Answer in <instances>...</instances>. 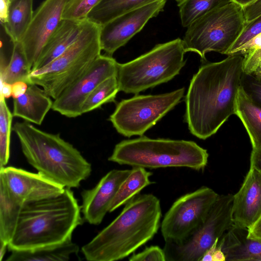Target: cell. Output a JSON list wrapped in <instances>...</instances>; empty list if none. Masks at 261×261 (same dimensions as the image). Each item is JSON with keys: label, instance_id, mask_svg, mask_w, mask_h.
<instances>
[{"label": "cell", "instance_id": "16", "mask_svg": "<svg viewBox=\"0 0 261 261\" xmlns=\"http://www.w3.org/2000/svg\"><path fill=\"white\" fill-rule=\"evenodd\" d=\"M130 170L113 169L103 176L93 188L81 193V212L84 219L92 225L102 222L120 185Z\"/></svg>", "mask_w": 261, "mask_h": 261}, {"label": "cell", "instance_id": "25", "mask_svg": "<svg viewBox=\"0 0 261 261\" xmlns=\"http://www.w3.org/2000/svg\"><path fill=\"white\" fill-rule=\"evenodd\" d=\"M158 0H101L87 19L102 25L121 14Z\"/></svg>", "mask_w": 261, "mask_h": 261}, {"label": "cell", "instance_id": "40", "mask_svg": "<svg viewBox=\"0 0 261 261\" xmlns=\"http://www.w3.org/2000/svg\"><path fill=\"white\" fill-rule=\"evenodd\" d=\"M10 0H0L1 23L6 24L8 21Z\"/></svg>", "mask_w": 261, "mask_h": 261}, {"label": "cell", "instance_id": "14", "mask_svg": "<svg viewBox=\"0 0 261 261\" xmlns=\"http://www.w3.org/2000/svg\"><path fill=\"white\" fill-rule=\"evenodd\" d=\"M68 0H44L34 12L20 41L31 72L46 42L62 20Z\"/></svg>", "mask_w": 261, "mask_h": 261}, {"label": "cell", "instance_id": "12", "mask_svg": "<svg viewBox=\"0 0 261 261\" xmlns=\"http://www.w3.org/2000/svg\"><path fill=\"white\" fill-rule=\"evenodd\" d=\"M118 64L112 56L100 55L78 80L54 99L52 110L68 118L82 115L85 99L103 81L117 76Z\"/></svg>", "mask_w": 261, "mask_h": 261}, {"label": "cell", "instance_id": "15", "mask_svg": "<svg viewBox=\"0 0 261 261\" xmlns=\"http://www.w3.org/2000/svg\"><path fill=\"white\" fill-rule=\"evenodd\" d=\"M0 175L11 192L23 204L57 196L65 189L39 173L12 166L0 168Z\"/></svg>", "mask_w": 261, "mask_h": 261}, {"label": "cell", "instance_id": "1", "mask_svg": "<svg viewBox=\"0 0 261 261\" xmlns=\"http://www.w3.org/2000/svg\"><path fill=\"white\" fill-rule=\"evenodd\" d=\"M243 56L206 62L191 80L185 98V120L191 133L205 140L236 113Z\"/></svg>", "mask_w": 261, "mask_h": 261}, {"label": "cell", "instance_id": "43", "mask_svg": "<svg viewBox=\"0 0 261 261\" xmlns=\"http://www.w3.org/2000/svg\"><path fill=\"white\" fill-rule=\"evenodd\" d=\"M232 2L238 4L243 8L248 7L259 0H231Z\"/></svg>", "mask_w": 261, "mask_h": 261}, {"label": "cell", "instance_id": "26", "mask_svg": "<svg viewBox=\"0 0 261 261\" xmlns=\"http://www.w3.org/2000/svg\"><path fill=\"white\" fill-rule=\"evenodd\" d=\"M152 173L145 168L133 167L130 172L120 185L109 210L111 213L125 204L132 198L139 194L146 187L154 183L150 180Z\"/></svg>", "mask_w": 261, "mask_h": 261}, {"label": "cell", "instance_id": "30", "mask_svg": "<svg viewBox=\"0 0 261 261\" xmlns=\"http://www.w3.org/2000/svg\"><path fill=\"white\" fill-rule=\"evenodd\" d=\"M119 91L116 75L106 79L98 85L85 99L82 106V114L98 109L104 104L114 102Z\"/></svg>", "mask_w": 261, "mask_h": 261}, {"label": "cell", "instance_id": "24", "mask_svg": "<svg viewBox=\"0 0 261 261\" xmlns=\"http://www.w3.org/2000/svg\"><path fill=\"white\" fill-rule=\"evenodd\" d=\"M33 0H10L7 22L3 25L13 43L20 42L33 17Z\"/></svg>", "mask_w": 261, "mask_h": 261}, {"label": "cell", "instance_id": "10", "mask_svg": "<svg viewBox=\"0 0 261 261\" xmlns=\"http://www.w3.org/2000/svg\"><path fill=\"white\" fill-rule=\"evenodd\" d=\"M233 195H219L203 222L179 242L166 241V261H200L214 242L233 225Z\"/></svg>", "mask_w": 261, "mask_h": 261}, {"label": "cell", "instance_id": "27", "mask_svg": "<svg viewBox=\"0 0 261 261\" xmlns=\"http://www.w3.org/2000/svg\"><path fill=\"white\" fill-rule=\"evenodd\" d=\"M30 73L21 43H13L8 65L4 71L0 72L1 83L6 82L13 84L18 81H23L29 85L31 83Z\"/></svg>", "mask_w": 261, "mask_h": 261}, {"label": "cell", "instance_id": "18", "mask_svg": "<svg viewBox=\"0 0 261 261\" xmlns=\"http://www.w3.org/2000/svg\"><path fill=\"white\" fill-rule=\"evenodd\" d=\"M247 233V228L233 224L219 239L226 260L261 261V242L248 238Z\"/></svg>", "mask_w": 261, "mask_h": 261}, {"label": "cell", "instance_id": "5", "mask_svg": "<svg viewBox=\"0 0 261 261\" xmlns=\"http://www.w3.org/2000/svg\"><path fill=\"white\" fill-rule=\"evenodd\" d=\"M208 158L207 150L194 141L142 136L117 144L108 160L145 169L186 167L200 171L206 167Z\"/></svg>", "mask_w": 261, "mask_h": 261}, {"label": "cell", "instance_id": "20", "mask_svg": "<svg viewBox=\"0 0 261 261\" xmlns=\"http://www.w3.org/2000/svg\"><path fill=\"white\" fill-rule=\"evenodd\" d=\"M51 98L39 86L31 83L23 95L13 98V116L40 125L52 109Z\"/></svg>", "mask_w": 261, "mask_h": 261}, {"label": "cell", "instance_id": "4", "mask_svg": "<svg viewBox=\"0 0 261 261\" xmlns=\"http://www.w3.org/2000/svg\"><path fill=\"white\" fill-rule=\"evenodd\" d=\"M22 152L38 173L64 188H78L92 171L91 164L60 134L41 130L30 122H17L12 126Z\"/></svg>", "mask_w": 261, "mask_h": 261}, {"label": "cell", "instance_id": "21", "mask_svg": "<svg viewBox=\"0 0 261 261\" xmlns=\"http://www.w3.org/2000/svg\"><path fill=\"white\" fill-rule=\"evenodd\" d=\"M79 250L71 238L65 242L36 248L12 250L7 261H67Z\"/></svg>", "mask_w": 261, "mask_h": 261}, {"label": "cell", "instance_id": "35", "mask_svg": "<svg viewBox=\"0 0 261 261\" xmlns=\"http://www.w3.org/2000/svg\"><path fill=\"white\" fill-rule=\"evenodd\" d=\"M130 261H166L163 249L158 246H151L142 251L134 253L129 258Z\"/></svg>", "mask_w": 261, "mask_h": 261}, {"label": "cell", "instance_id": "31", "mask_svg": "<svg viewBox=\"0 0 261 261\" xmlns=\"http://www.w3.org/2000/svg\"><path fill=\"white\" fill-rule=\"evenodd\" d=\"M13 117L5 98L0 96V168L5 167L9 160Z\"/></svg>", "mask_w": 261, "mask_h": 261}, {"label": "cell", "instance_id": "38", "mask_svg": "<svg viewBox=\"0 0 261 261\" xmlns=\"http://www.w3.org/2000/svg\"><path fill=\"white\" fill-rule=\"evenodd\" d=\"M250 168L261 173V148L252 149L250 155Z\"/></svg>", "mask_w": 261, "mask_h": 261}, {"label": "cell", "instance_id": "41", "mask_svg": "<svg viewBox=\"0 0 261 261\" xmlns=\"http://www.w3.org/2000/svg\"><path fill=\"white\" fill-rule=\"evenodd\" d=\"M12 95V84L3 82L1 83L0 96L8 98Z\"/></svg>", "mask_w": 261, "mask_h": 261}, {"label": "cell", "instance_id": "11", "mask_svg": "<svg viewBox=\"0 0 261 261\" xmlns=\"http://www.w3.org/2000/svg\"><path fill=\"white\" fill-rule=\"evenodd\" d=\"M219 195L204 186L178 198L161 223L165 242H179L190 234L204 220Z\"/></svg>", "mask_w": 261, "mask_h": 261}, {"label": "cell", "instance_id": "13", "mask_svg": "<svg viewBox=\"0 0 261 261\" xmlns=\"http://www.w3.org/2000/svg\"><path fill=\"white\" fill-rule=\"evenodd\" d=\"M167 0H158L130 10L100 27L99 40L101 50L112 56L138 33L146 23L164 10Z\"/></svg>", "mask_w": 261, "mask_h": 261}, {"label": "cell", "instance_id": "8", "mask_svg": "<svg viewBox=\"0 0 261 261\" xmlns=\"http://www.w3.org/2000/svg\"><path fill=\"white\" fill-rule=\"evenodd\" d=\"M246 22L243 7L233 2L212 10L187 28L182 39L185 50L198 54L204 61L210 51L226 55Z\"/></svg>", "mask_w": 261, "mask_h": 261}, {"label": "cell", "instance_id": "6", "mask_svg": "<svg viewBox=\"0 0 261 261\" xmlns=\"http://www.w3.org/2000/svg\"><path fill=\"white\" fill-rule=\"evenodd\" d=\"M100 25L87 19L76 40L46 66L31 72V83L41 87L53 99L78 80L101 55Z\"/></svg>", "mask_w": 261, "mask_h": 261}, {"label": "cell", "instance_id": "19", "mask_svg": "<svg viewBox=\"0 0 261 261\" xmlns=\"http://www.w3.org/2000/svg\"><path fill=\"white\" fill-rule=\"evenodd\" d=\"M85 20L62 19L44 46L31 71L46 66L66 51L79 37Z\"/></svg>", "mask_w": 261, "mask_h": 261}, {"label": "cell", "instance_id": "22", "mask_svg": "<svg viewBox=\"0 0 261 261\" xmlns=\"http://www.w3.org/2000/svg\"><path fill=\"white\" fill-rule=\"evenodd\" d=\"M23 203L16 198L0 175V241L10 242Z\"/></svg>", "mask_w": 261, "mask_h": 261}, {"label": "cell", "instance_id": "32", "mask_svg": "<svg viewBox=\"0 0 261 261\" xmlns=\"http://www.w3.org/2000/svg\"><path fill=\"white\" fill-rule=\"evenodd\" d=\"M101 0H68L66 3L62 19L84 20L89 13Z\"/></svg>", "mask_w": 261, "mask_h": 261}, {"label": "cell", "instance_id": "17", "mask_svg": "<svg viewBox=\"0 0 261 261\" xmlns=\"http://www.w3.org/2000/svg\"><path fill=\"white\" fill-rule=\"evenodd\" d=\"M233 224L249 228L261 216V173L250 168L238 192L233 195Z\"/></svg>", "mask_w": 261, "mask_h": 261}, {"label": "cell", "instance_id": "23", "mask_svg": "<svg viewBox=\"0 0 261 261\" xmlns=\"http://www.w3.org/2000/svg\"><path fill=\"white\" fill-rule=\"evenodd\" d=\"M235 114L245 127L252 149L261 148V106L252 101L241 87L238 93Z\"/></svg>", "mask_w": 261, "mask_h": 261}, {"label": "cell", "instance_id": "36", "mask_svg": "<svg viewBox=\"0 0 261 261\" xmlns=\"http://www.w3.org/2000/svg\"><path fill=\"white\" fill-rule=\"evenodd\" d=\"M246 21L261 14V0L243 8Z\"/></svg>", "mask_w": 261, "mask_h": 261}, {"label": "cell", "instance_id": "2", "mask_svg": "<svg viewBox=\"0 0 261 261\" xmlns=\"http://www.w3.org/2000/svg\"><path fill=\"white\" fill-rule=\"evenodd\" d=\"M161 216L158 197L151 194H138L81 251L89 261L123 259L154 237L161 226Z\"/></svg>", "mask_w": 261, "mask_h": 261}, {"label": "cell", "instance_id": "29", "mask_svg": "<svg viewBox=\"0 0 261 261\" xmlns=\"http://www.w3.org/2000/svg\"><path fill=\"white\" fill-rule=\"evenodd\" d=\"M261 46V14L247 21L244 28L226 55H241Z\"/></svg>", "mask_w": 261, "mask_h": 261}, {"label": "cell", "instance_id": "44", "mask_svg": "<svg viewBox=\"0 0 261 261\" xmlns=\"http://www.w3.org/2000/svg\"><path fill=\"white\" fill-rule=\"evenodd\" d=\"M8 244L0 241V260L2 261L5 255Z\"/></svg>", "mask_w": 261, "mask_h": 261}, {"label": "cell", "instance_id": "37", "mask_svg": "<svg viewBox=\"0 0 261 261\" xmlns=\"http://www.w3.org/2000/svg\"><path fill=\"white\" fill-rule=\"evenodd\" d=\"M247 230L248 238L261 242V216Z\"/></svg>", "mask_w": 261, "mask_h": 261}, {"label": "cell", "instance_id": "39", "mask_svg": "<svg viewBox=\"0 0 261 261\" xmlns=\"http://www.w3.org/2000/svg\"><path fill=\"white\" fill-rule=\"evenodd\" d=\"M28 84L23 81H18L12 84V95L13 98L23 95L26 92Z\"/></svg>", "mask_w": 261, "mask_h": 261}, {"label": "cell", "instance_id": "33", "mask_svg": "<svg viewBox=\"0 0 261 261\" xmlns=\"http://www.w3.org/2000/svg\"><path fill=\"white\" fill-rule=\"evenodd\" d=\"M241 87L254 102L261 106V77L242 73Z\"/></svg>", "mask_w": 261, "mask_h": 261}, {"label": "cell", "instance_id": "7", "mask_svg": "<svg viewBox=\"0 0 261 261\" xmlns=\"http://www.w3.org/2000/svg\"><path fill=\"white\" fill-rule=\"evenodd\" d=\"M186 53L182 40L177 38L156 44L128 62L118 63L116 76L119 91L138 94L170 81L186 64Z\"/></svg>", "mask_w": 261, "mask_h": 261}, {"label": "cell", "instance_id": "34", "mask_svg": "<svg viewBox=\"0 0 261 261\" xmlns=\"http://www.w3.org/2000/svg\"><path fill=\"white\" fill-rule=\"evenodd\" d=\"M242 70L245 74L261 77V46L243 56Z\"/></svg>", "mask_w": 261, "mask_h": 261}, {"label": "cell", "instance_id": "28", "mask_svg": "<svg viewBox=\"0 0 261 261\" xmlns=\"http://www.w3.org/2000/svg\"><path fill=\"white\" fill-rule=\"evenodd\" d=\"M231 2V0H178L177 6L181 25L187 28L210 11Z\"/></svg>", "mask_w": 261, "mask_h": 261}, {"label": "cell", "instance_id": "3", "mask_svg": "<svg viewBox=\"0 0 261 261\" xmlns=\"http://www.w3.org/2000/svg\"><path fill=\"white\" fill-rule=\"evenodd\" d=\"M81 212L68 188L57 196L24 203L8 249L28 250L65 242L82 224Z\"/></svg>", "mask_w": 261, "mask_h": 261}, {"label": "cell", "instance_id": "42", "mask_svg": "<svg viewBox=\"0 0 261 261\" xmlns=\"http://www.w3.org/2000/svg\"><path fill=\"white\" fill-rule=\"evenodd\" d=\"M226 260L225 255L221 249V247L218 244V245L215 249L212 256V261H225Z\"/></svg>", "mask_w": 261, "mask_h": 261}, {"label": "cell", "instance_id": "9", "mask_svg": "<svg viewBox=\"0 0 261 261\" xmlns=\"http://www.w3.org/2000/svg\"><path fill=\"white\" fill-rule=\"evenodd\" d=\"M185 89L158 95H142L118 103L109 120L120 134L127 137L142 136L183 97Z\"/></svg>", "mask_w": 261, "mask_h": 261}]
</instances>
